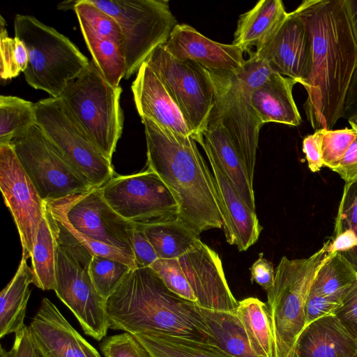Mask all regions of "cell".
Returning <instances> with one entry per match:
<instances>
[{"instance_id": "obj_1", "label": "cell", "mask_w": 357, "mask_h": 357, "mask_svg": "<svg viewBox=\"0 0 357 357\" xmlns=\"http://www.w3.org/2000/svg\"><path fill=\"white\" fill-rule=\"evenodd\" d=\"M311 47L303 107L315 130H331L344 117L345 99L357 69V41L345 0H305L294 10Z\"/></svg>"}, {"instance_id": "obj_2", "label": "cell", "mask_w": 357, "mask_h": 357, "mask_svg": "<svg viewBox=\"0 0 357 357\" xmlns=\"http://www.w3.org/2000/svg\"><path fill=\"white\" fill-rule=\"evenodd\" d=\"M147 167L167 186L176 200L177 218L197 234L223 226L213 173L196 141L142 118Z\"/></svg>"}, {"instance_id": "obj_3", "label": "cell", "mask_w": 357, "mask_h": 357, "mask_svg": "<svg viewBox=\"0 0 357 357\" xmlns=\"http://www.w3.org/2000/svg\"><path fill=\"white\" fill-rule=\"evenodd\" d=\"M109 328L132 335L148 333L208 342L211 334L197 305L169 290L148 268L130 271L107 300Z\"/></svg>"}, {"instance_id": "obj_4", "label": "cell", "mask_w": 357, "mask_h": 357, "mask_svg": "<svg viewBox=\"0 0 357 357\" xmlns=\"http://www.w3.org/2000/svg\"><path fill=\"white\" fill-rule=\"evenodd\" d=\"M249 54L239 71L228 75H211L215 88L213 109L228 131L253 183L262 123L253 109L251 96L273 71L255 52Z\"/></svg>"}, {"instance_id": "obj_5", "label": "cell", "mask_w": 357, "mask_h": 357, "mask_svg": "<svg viewBox=\"0 0 357 357\" xmlns=\"http://www.w3.org/2000/svg\"><path fill=\"white\" fill-rule=\"evenodd\" d=\"M14 31L27 50L26 83L51 97H59L89 63L68 37L34 16L16 15Z\"/></svg>"}, {"instance_id": "obj_6", "label": "cell", "mask_w": 357, "mask_h": 357, "mask_svg": "<svg viewBox=\"0 0 357 357\" xmlns=\"http://www.w3.org/2000/svg\"><path fill=\"white\" fill-rule=\"evenodd\" d=\"M328 243L307 258L283 256L275 270L266 304L276 357H292L297 338L307 325L305 303L317 273L328 257Z\"/></svg>"}, {"instance_id": "obj_7", "label": "cell", "mask_w": 357, "mask_h": 357, "mask_svg": "<svg viewBox=\"0 0 357 357\" xmlns=\"http://www.w3.org/2000/svg\"><path fill=\"white\" fill-rule=\"evenodd\" d=\"M121 93L122 88L108 82L91 59L59 96L111 161L123 128Z\"/></svg>"}, {"instance_id": "obj_8", "label": "cell", "mask_w": 357, "mask_h": 357, "mask_svg": "<svg viewBox=\"0 0 357 357\" xmlns=\"http://www.w3.org/2000/svg\"><path fill=\"white\" fill-rule=\"evenodd\" d=\"M36 125L70 167L91 188L114 176L112 161L97 147L60 97L35 102Z\"/></svg>"}, {"instance_id": "obj_9", "label": "cell", "mask_w": 357, "mask_h": 357, "mask_svg": "<svg viewBox=\"0 0 357 357\" xmlns=\"http://www.w3.org/2000/svg\"><path fill=\"white\" fill-rule=\"evenodd\" d=\"M119 24L125 43L128 79L151 52L164 45L177 24L167 0H89Z\"/></svg>"}, {"instance_id": "obj_10", "label": "cell", "mask_w": 357, "mask_h": 357, "mask_svg": "<svg viewBox=\"0 0 357 357\" xmlns=\"http://www.w3.org/2000/svg\"><path fill=\"white\" fill-rule=\"evenodd\" d=\"M154 71L177 105L199 142L215 98L211 73L190 60H179L163 45L157 47L145 61Z\"/></svg>"}, {"instance_id": "obj_11", "label": "cell", "mask_w": 357, "mask_h": 357, "mask_svg": "<svg viewBox=\"0 0 357 357\" xmlns=\"http://www.w3.org/2000/svg\"><path fill=\"white\" fill-rule=\"evenodd\" d=\"M93 256L86 250L72 249L56 241L54 291L75 316L85 334L100 341L109 328V317L107 301L96 291L89 273Z\"/></svg>"}, {"instance_id": "obj_12", "label": "cell", "mask_w": 357, "mask_h": 357, "mask_svg": "<svg viewBox=\"0 0 357 357\" xmlns=\"http://www.w3.org/2000/svg\"><path fill=\"white\" fill-rule=\"evenodd\" d=\"M10 143L44 201L93 189L70 167L36 124L20 132Z\"/></svg>"}, {"instance_id": "obj_13", "label": "cell", "mask_w": 357, "mask_h": 357, "mask_svg": "<svg viewBox=\"0 0 357 357\" xmlns=\"http://www.w3.org/2000/svg\"><path fill=\"white\" fill-rule=\"evenodd\" d=\"M109 205L131 222L177 216L172 194L153 171L113 177L100 188Z\"/></svg>"}, {"instance_id": "obj_14", "label": "cell", "mask_w": 357, "mask_h": 357, "mask_svg": "<svg viewBox=\"0 0 357 357\" xmlns=\"http://www.w3.org/2000/svg\"><path fill=\"white\" fill-rule=\"evenodd\" d=\"M0 188L17 228L22 250L30 257L45 202L22 166L11 143L0 144Z\"/></svg>"}, {"instance_id": "obj_15", "label": "cell", "mask_w": 357, "mask_h": 357, "mask_svg": "<svg viewBox=\"0 0 357 357\" xmlns=\"http://www.w3.org/2000/svg\"><path fill=\"white\" fill-rule=\"evenodd\" d=\"M52 201L81 234L119 248L134 257V224L109 205L100 188Z\"/></svg>"}, {"instance_id": "obj_16", "label": "cell", "mask_w": 357, "mask_h": 357, "mask_svg": "<svg viewBox=\"0 0 357 357\" xmlns=\"http://www.w3.org/2000/svg\"><path fill=\"white\" fill-rule=\"evenodd\" d=\"M74 11L92 60L108 82L120 86L126 63L124 38L119 24L89 0H77Z\"/></svg>"}, {"instance_id": "obj_17", "label": "cell", "mask_w": 357, "mask_h": 357, "mask_svg": "<svg viewBox=\"0 0 357 357\" xmlns=\"http://www.w3.org/2000/svg\"><path fill=\"white\" fill-rule=\"evenodd\" d=\"M197 305L206 309L235 312L238 301L227 282L219 255L199 240L178 258Z\"/></svg>"}, {"instance_id": "obj_18", "label": "cell", "mask_w": 357, "mask_h": 357, "mask_svg": "<svg viewBox=\"0 0 357 357\" xmlns=\"http://www.w3.org/2000/svg\"><path fill=\"white\" fill-rule=\"evenodd\" d=\"M255 52L275 73L302 84L310 67L311 47L305 25L294 11L260 44Z\"/></svg>"}, {"instance_id": "obj_19", "label": "cell", "mask_w": 357, "mask_h": 357, "mask_svg": "<svg viewBox=\"0 0 357 357\" xmlns=\"http://www.w3.org/2000/svg\"><path fill=\"white\" fill-rule=\"evenodd\" d=\"M163 45L174 57L194 61L211 75L235 73L245 62L238 46L212 40L185 24H177Z\"/></svg>"}, {"instance_id": "obj_20", "label": "cell", "mask_w": 357, "mask_h": 357, "mask_svg": "<svg viewBox=\"0 0 357 357\" xmlns=\"http://www.w3.org/2000/svg\"><path fill=\"white\" fill-rule=\"evenodd\" d=\"M29 326L40 357H101L47 298L42 299Z\"/></svg>"}, {"instance_id": "obj_21", "label": "cell", "mask_w": 357, "mask_h": 357, "mask_svg": "<svg viewBox=\"0 0 357 357\" xmlns=\"http://www.w3.org/2000/svg\"><path fill=\"white\" fill-rule=\"evenodd\" d=\"M136 109L160 127L186 137L195 136L165 86L144 62L131 85Z\"/></svg>"}, {"instance_id": "obj_22", "label": "cell", "mask_w": 357, "mask_h": 357, "mask_svg": "<svg viewBox=\"0 0 357 357\" xmlns=\"http://www.w3.org/2000/svg\"><path fill=\"white\" fill-rule=\"evenodd\" d=\"M215 181L227 242L241 252L258 240L261 227L256 212L243 200L217 164L208 159Z\"/></svg>"}, {"instance_id": "obj_23", "label": "cell", "mask_w": 357, "mask_h": 357, "mask_svg": "<svg viewBox=\"0 0 357 357\" xmlns=\"http://www.w3.org/2000/svg\"><path fill=\"white\" fill-rule=\"evenodd\" d=\"M208 159L213 160L226 175L246 204L255 211L253 183L243 161L218 114L212 109L198 142Z\"/></svg>"}, {"instance_id": "obj_24", "label": "cell", "mask_w": 357, "mask_h": 357, "mask_svg": "<svg viewBox=\"0 0 357 357\" xmlns=\"http://www.w3.org/2000/svg\"><path fill=\"white\" fill-rule=\"evenodd\" d=\"M356 353L357 340L329 314L306 325L292 357H353Z\"/></svg>"}, {"instance_id": "obj_25", "label": "cell", "mask_w": 357, "mask_h": 357, "mask_svg": "<svg viewBox=\"0 0 357 357\" xmlns=\"http://www.w3.org/2000/svg\"><path fill=\"white\" fill-rule=\"evenodd\" d=\"M294 79L273 72L252 93L254 110L261 123L301 125L302 119L293 97Z\"/></svg>"}, {"instance_id": "obj_26", "label": "cell", "mask_w": 357, "mask_h": 357, "mask_svg": "<svg viewBox=\"0 0 357 357\" xmlns=\"http://www.w3.org/2000/svg\"><path fill=\"white\" fill-rule=\"evenodd\" d=\"M139 225L159 259H176L200 240L199 234L177 216L132 222Z\"/></svg>"}, {"instance_id": "obj_27", "label": "cell", "mask_w": 357, "mask_h": 357, "mask_svg": "<svg viewBox=\"0 0 357 357\" xmlns=\"http://www.w3.org/2000/svg\"><path fill=\"white\" fill-rule=\"evenodd\" d=\"M287 14L281 0L259 1L240 16L232 44L250 52V49L265 40Z\"/></svg>"}, {"instance_id": "obj_28", "label": "cell", "mask_w": 357, "mask_h": 357, "mask_svg": "<svg viewBox=\"0 0 357 357\" xmlns=\"http://www.w3.org/2000/svg\"><path fill=\"white\" fill-rule=\"evenodd\" d=\"M29 257L22 250V256L17 272L0 294V337L16 333L26 325L24 318L31 294L32 282L30 267L26 263Z\"/></svg>"}, {"instance_id": "obj_29", "label": "cell", "mask_w": 357, "mask_h": 357, "mask_svg": "<svg viewBox=\"0 0 357 357\" xmlns=\"http://www.w3.org/2000/svg\"><path fill=\"white\" fill-rule=\"evenodd\" d=\"M197 310L211 334L208 343L233 357H260L251 348L236 312L211 310L198 305Z\"/></svg>"}, {"instance_id": "obj_30", "label": "cell", "mask_w": 357, "mask_h": 357, "mask_svg": "<svg viewBox=\"0 0 357 357\" xmlns=\"http://www.w3.org/2000/svg\"><path fill=\"white\" fill-rule=\"evenodd\" d=\"M236 314L254 352L260 357H276L266 304L257 298H246L238 301Z\"/></svg>"}, {"instance_id": "obj_31", "label": "cell", "mask_w": 357, "mask_h": 357, "mask_svg": "<svg viewBox=\"0 0 357 357\" xmlns=\"http://www.w3.org/2000/svg\"><path fill=\"white\" fill-rule=\"evenodd\" d=\"M133 335L151 357H233L204 341L156 333Z\"/></svg>"}, {"instance_id": "obj_32", "label": "cell", "mask_w": 357, "mask_h": 357, "mask_svg": "<svg viewBox=\"0 0 357 357\" xmlns=\"http://www.w3.org/2000/svg\"><path fill=\"white\" fill-rule=\"evenodd\" d=\"M314 278L310 293L341 300L357 281V268L342 252L328 253Z\"/></svg>"}, {"instance_id": "obj_33", "label": "cell", "mask_w": 357, "mask_h": 357, "mask_svg": "<svg viewBox=\"0 0 357 357\" xmlns=\"http://www.w3.org/2000/svg\"><path fill=\"white\" fill-rule=\"evenodd\" d=\"M30 257L32 282L42 290H54L56 284V240L47 211L39 225Z\"/></svg>"}, {"instance_id": "obj_34", "label": "cell", "mask_w": 357, "mask_h": 357, "mask_svg": "<svg viewBox=\"0 0 357 357\" xmlns=\"http://www.w3.org/2000/svg\"><path fill=\"white\" fill-rule=\"evenodd\" d=\"M35 103L14 96H0V144L36 124Z\"/></svg>"}, {"instance_id": "obj_35", "label": "cell", "mask_w": 357, "mask_h": 357, "mask_svg": "<svg viewBox=\"0 0 357 357\" xmlns=\"http://www.w3.org/2000/svg\"><path fill=\"white\" fill-rule=\"evenodd\" d=\"M132 269L121 261L100 255H93L89 265L92 282L106 301Z\"/></svg>"}, {"instance_id": "obj_36", "label": "cell", "mask_w": 357, "mask_h": 357, "mask_svg": "<svg viewBox=\"0 0 357 357\" xmlns=\"http://www.w3.org/2000/svg\"><path fill=\"white\" fill-rule=\"evenodd\" d=\"M6 22L0 16V77L8 80L24 73L28 64L26 48L22 40L8 35Z\"/></svg>"}, {"instance_id": "obj_37", "label": "cell", "mask_w": 357, "mask_h": 357, "mask_svg": "<svg viewBox=\"0 0 357 357\" xmlns=\"http://www.w3.org/2000/svg\"><path fill=\"white\" fill-rule=\"evenodd\" d=\"M356 137V132L352 127L337 130L323 128L324 166L333 171L340 165Z\"/></svg>"}, {"instance_id": "obj_38", "label": "cell", "mask_w": 357, "mask_h": 357, "mask_svg": "<svg viewBox=\"0 0 357 357\" xmlns=\"http://www.w3.org/2000/svg\"><path fill=\"white\" fill-rule=\"evenodd\" d=\"M149 268L169 290L197 305L196 298L185 278L178 258L158 259Z\"/></svg>"}, {"instance_id": "obj_39", "label": "cell", "mask_w": 357, "mask_h": 357, "mask_svg": "<svg viewBox=\"0 0 357 357\" xmlns=\"http://www.w3.org/2000/svg\"><path fill=\"white\" fill-rule=\"evenodd\" d=\"M100 348L105 357H151L146 349L128 332L106 337Z\"/></svg>"}, {"instance_id": "obj_40", "label": "cell", "mask_w": 357, "mask_h": 357, "mask_svg": "<svg viewBox=\"0 0 357 357\" xmlns=\"http://www.w3.org/2000/svg\"><path fill=\"white\" fill-rule=\"evenodd\" d=\"M344 229H350L357 236V183L344 185L335 225V236Z\"/></svg>"}, {"instance_id": "obj_41", "label": "cell", "mask_w": 357, "mask_h": 357, "mask_svg": "<svg viewBox=\"0 0 357 357\" xmlns=\"http://www.w3.org/2000/svg\"><path fill=\"white\" fill-rule=\"evenodd\" d=\"M342 326L357 340V281L342 297L332 313Z\"/></svg>"}, {"instance_id": "obj_42", "label": "cell", "mask_w": 357, "mask_h": 357, "mask_svg": "<svg viewBox=\"0 0 357 357\" xmlns=\"http://www.w3.org/2000/svg\"><path fill=\"white\" fill-rule=\"evenodd\" d=\"M133 224L132 251L136 266L137 268L150 267L159 259L158 256L143 229Z\"/></svg>"}, {"instance_id": "obj_43", "label": "cell", "mask_w": 357, "mask_h": 357, "mask_svg": "<svg viewBox=\"0 0 357 357\" xmlns=\"http://www.w3.org/2000/svg\"><path fill=\"white\" fill-rule=\"evenodd\" d=\"M0 357H40L33 342L29 326H25L15 333L13 345L10 351L1 346Z\"/></svg>"}, {"instance_id": "obj_44", "label": "cell", "mask_w": 357, "mask_h": 357, "mask_svg": "<svg viewBox=\"0 0 357 357\" xmlns=\"http://www.w3.org/2000/svg\"><path fill=\"white\" fill-rule=\"evenodd\" d=\"M323 128L306 136L303 140V151L309 169L312 172L320 171L324 166L322 158Z\"/></svg>"}, {"instance_id": "obj_45", "label": "cell", "mask_w": 357, "mask_h": 357, "mask_svg": "<svg viewBox=\"0 0 357 357\" xmlns=\"http://www.w3.org/2000/svg\"><path fill=\"white\" fill-rule=\"evenodd\" d=\"M340 302L333 298L309 292L305 306L307 325L329 314H332Z\"/></svg>"}, {"instance_id": "obj_46", "label": "cell", "mask_w": 357, "mask_h": 357, "mask_svg": "<svg viewBox=\"0 0 357 357\" xmlns=\"http://www.w3.org/2000/svg\"><path fill=\"white\" fill-rule=\"evenodd\" d=\"M355 129L356 137L342 158L340 165L333 170L344 181L345 185H351L357 183V123L348 121Z\"/></svg>"}, {"instance_id": "obj_47", "label": "cell", "mask_w": 357, "mask_h": 357, "mask_svg": "<svg viewBox=\"0 0 357 357\" xmlns=\"http://www.w3.org/2000/svg\"><path fill=\"white\" fill-rule=\"evenodd\" d=\"M251 281L260 285L266 291L272 287L275 278L273 264L262 257V253L250 267Z\"/></svg>"}, {"instance_id": "obj_48", "label": "cell", "mask_w": 357, "mask_h": 357, "mask_svg": "<svg viewBox=\"0 0 357 357\" xmlns=\"http://www.w3.org/2000/svg\"><path fill=\"white\" fill-rule=\"evenodd\" d=\"M357 248V236L350 229H344L329 241L328 252H342Z\"/></svg>"}, {"instance_id": "obj_49", "label": "cell", "mask_w": 357, "mask_h": 357, "mask_svg": "<svg viewBox=\"0 0 357 357\" xmlns=\"http://www.w3.org/2000/svg\"><path fill=\"white\" fill-rule=\"evenodd\" d=\"M345 3L357 41V0H345Z\"/></svg>"}, {"instance_id": "obj_50", "label": "cell", "mask_w": 357, "mask_h": 357, "mask_svg": "<svg viewBox=\"0 0 357 357\" xmlns=\"http://www.w3.org/2000/svg\"><path fill=\"white\" fill-rule=\"evenodd\" d=\"M353 357H357V353Z\"/></svg>"}]
</instances>
